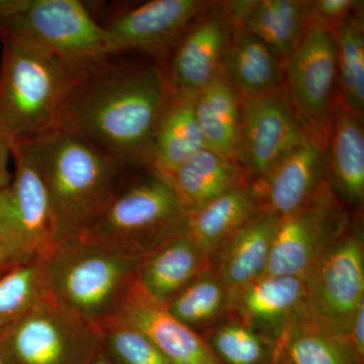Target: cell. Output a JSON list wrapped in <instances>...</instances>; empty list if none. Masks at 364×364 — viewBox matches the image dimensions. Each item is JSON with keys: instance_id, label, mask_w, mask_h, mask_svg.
<instances>
[{"instance_id": "obj_1", "label": "cell", "mask_w": 364, "mask_h": 364, "mask_svg": "<svg viewBox=\"0 0 364 364\" xmlns=\"http://www.w3.org/2000/svg\"><path fill=\"white\" fill-rule=\"evenodd\" d=\"M171 95L161 62L104 55L76 67L60 127L83 136L124 170L150 167Z\"/></svg>"}, {"instance_id": "obj_2", "label": "cell", "mask_w": 364, "mask_h": 364, "mask_svg": "<svg viewBox=\"0 0 364 364\" xmlns=\"http://www.w3.org/2000/svg\"><path fill=\"white\" fill-rule=\"evenodd\" d=\"M13 147L26 153L44 181L58 223L59 243L81 233L126 171L83 136L62 127Z\"/></svg>"}, {"instance_id": "obj_3", "label": "cell", "mask_w": 364, "mask_h": 364, "mask_svg": "<svg viewBox=\"0 0 364 364\" xmlns=\"http://www.w3.org/2000/svg\"><path fill=\"white\" fill-rule=\"evenodd\" d=\"M188 212L163 177L149 167L124 171L111 196L75 239L141 259L181 233Z\"/></svg>"}, {"instance_id": "obj_4", "label": "cell", "mask_w": 364, "mask_h": 364, "mask_svg": "<svg viewBox=\"0 0 364 364\" xmlns=\"http://www.w3.org/2000/svg\"><path fill=\"white\" fill-rule=\"evenodd\" d=\"M1 43L0 128L13 147L60 127L77 66L26 41Z\"/></svg>"}, {"instance_id": "obj_5", "label": "cell", "mask_w": 364, "mask_h": 364, "mask_svg": "<svg viewBox=\"0 0 364 364\" xmlns=\"http://www.w3.org/2000/svg\"><path fill=\"white\" fill-rule=\"evenodd\" d=\"M44 259L53 301L92 326L114 315L141 260L77 239L57 244Z\"/></svg>"}, {"instance_id": "obj_6", "label": "cell", "mask_w": 364, "mask_h": 364, "mask_svg": "<svg viewBox=\"0 0 364 364\" xmlns=\"http://www.w3.org/2000/svg\"><path fill=\"white\" fill-rule=\"evenodd\" d=\"M40 46L79 66L107 54L104 31L79 0H0V41Z\"/></svg>"}, {"instance_id": "obj_7", "label": "cell", "mask_w": 364, "mask_h": 364, "mask_svg": "<svg viewBox=\"0 0 364 364\" xmlns=\"http://www.w3.org/2000/svg\"><path fill=\"white\" fill-rule=\"evenodd\" d=\"M284 70L287 95L299 122L311 138L328 147L338 83L334 30L310 18L298 48L284 61Z\"/></svg>"}, {"instance_id": "obj_8", "label": "cell", "mask_w": 364, "mask_h": 364, "mask_svg": "<svg viewBox=\"0 0 364 364\" xmlns=\"http://www.w3.org/2000/svg\"><path fill=\"white\" fill-rule=\"evenodd\" d=\"M98 349L95 326L54 301L0 335L6 364H90Z\"/></svg>"}, {"instance_id": "obj_9", "label": "cell", "mask_w": 364, "mask_h": 364, "mask_svg": "<svg viewBox=\"0 0 364 364\" xmlns=\"http://www.w3.org/2000/svg\"><path fill=\"white\" fill-rule=\"evenodd\" d=\"M351 223L328 181L306 205L280 218L264 274L304 277Z\"/></svg>"}, {"instance_id": "obj_10", "label": "cell", "mask_w": 364, "mask_h": 364, "mask_svg": "<svg viewBox=\"0 0 364 364\" xmlns=\"http://www.w3.org/2000/svg\"><path fill=\"white\" fill-rule=\"evenodd\" d=\"M305 312L347 333L364 303L363 229L353 225L304 275Z\"/></svg>"}, {"instance_id": "obj_11", "label": "cell", "mask_w": 364, "mask_h": 364, "mask_svg": "<svg viewBox=\"0 0 364 364\" xmlns=\"http://www.w3.org/2000/svg\"><path fill=\"white\" fill-rule=\"evenodd\" d=\"M212 6L203 0H153L121 9L98 23L107 54L139 53L163 63L188 26Z\"/></svg>"}, {"instance_id": "obj_12", "label": "cell", "mask_w": 364, "mask_h": 364, "mask_svg": "<svg viewBox=\"0 0 364 364\" xmlns=\"http://www.w3.org/2000/svg\"><path fill=\"white\" fill-rule=\"evenodd\" d=\"M241 162L260 181L282 159L310 140L286 86L253 97H241Z\"/></svg>"}, {"instance_id": "obj_13", "label": "cell", "mask_w": 364, "mask_h": 364, "mask_svg": "<svg viewBox=\"0 0 364 364\" xmlns=\"http://www.w3.org/2000/svg\"><path fill=\"white\" fill-rule=\"evenodd\" d=\"M16 172L0 191V218L26 260L45 257L59 243V228L39 172L20 147L11 148Z\"/></svg>"}, {"instance_id": "obj_14", "label": "cell", "mask_w": 364, "mask_h": 364, "mask_svg": "<svg viewBox=\"0 0 364 364\" xmlns=\"http://www.w3.org/2000/svg\"><path fill=\"white\" fill-rule=\"evenodd\" d=\"M205 14L188 26L163 62L172 93L198 95L223 72L233 23L224 9Z\"/></svg>"}, {"instance_id": "obj_15", "label": "cell", "mask_w": 364, "mask_h": 364, "mask_svg": "<svg viewBox=\"0 0 364 364\" xmlns=\"http://www.w3.org/2000/svg\"><path fill=\"white\" fill-rule=\"evenodd\" d=\"M114 315L135 326L172 364H222L198 333L144 291L136 274L119 299Z\"/></svg>"}, {"instance_id": "obj_16", "label": "cell", "mask_w": 364, "mask_h": 364, "mask_svg": "<svg viewBox=\"0 0 364 364\" xmlns=\"http://www.w3.org/2000/svg\"><path fill=\"white\" fill-rule=\"evenodd\" d=\"M305 279L263 274L231 294L229 318L274 339L294 316L305 311Z\"/></svg>"}, {"instance_id": "obj_17", "label": "cell", "mask_w": 364, "mask_h": 364, "mask_svg": "<svg viewBox=\"0 0 364 364\" xmlns=\"http://www.w3.org/2000/svg\"><path fill=\"white\" fill-rule=\"evenodd\" d=\"M328 181L327 147L310 139L256 183L262 207L284 218L306 205Z\"/></svg>"}, {"instance_id": "obj_18", "label": "cell", "mask_w": 364, "mask_h": 364, "mask_svg": "<svg viewBox=\"0 0 364 364\" xmlns=\"http://www.w3.org/2000/svg\"><path fill=\"white\" fill-rule=\"evenodd\" d=\"M213 267V258L188 235L181 232L141 258L136 279L151 298L166 305Z\"/></svg>"}, {"instance_id": "obj_19", "label": "cell", "mask_w": 364, "mask_h": 364, "mask_svg": "<svg viewBox=\"0 0 364 364\" xmlns=\"http://www.w3.org/2000/svg\"><path fill=\"white\" fill-rule=\"evenodd\" d=\"M272 364H364V360L346 333L303 311L273 339Z\"/></svg>"}, {"instance_id": "obj_20", "label": "cell", "mask_w": 364, "mask_h": 364, "mask_svg": "<svg viewBox=\"0 0 364 364\" xmlns=\"http://www.w3.org/2000/svg\"><path fill=\"white\" fill-rule=\"evenodd\" d=\"M223 7L233 25L259 38L284 62L296 51L310 21L308 1H231Z\"/></svg>"}, {"instance_id": "obj_21", "label": "cell", "mask_w": 364, "mask_h": 364, "mask_svg": "<svg viewBox=\"0 0 364 364\" xmlns=\"http://www.w3.org/2000/svg\"><path fill=\"white\" fill-rule=\"evenodd\" d=\"M255 181L230 189L188 213L182 231L213 258L262 208Z\"/></svg>"}, {"instance_id": "obj_22", "label": "cell", "mask_w": 364, "mask_h": 364, "mask_svg": "<svg viewBox=\"0 0 364 364\" xmlns=\"http://www.w3.org/2000/svg\"><path fill=\"white\" fill-rule=\"evenodd\" d=\"M328 174L342 203L363 208L364 202V136L363 124L337 92L333 104L328 141Z\"/></svg>"}, {"instance_id": "obj_23", "label": "cell", "mask_w": 364, "mask_h": 364, "mask_svg": "<svg viewBox=\"0 0 364 364\" xmlns=\"http://www.w3.org/2000/svg\"><path fill=\"white\" fill-rule=\"evenodd\" d=\"M163 178L188 213L203 207L230 189L254 181L240 161L207 148L198 151Z\"/></svg>"}, {"instance_id": "obj_24", "label": "cell", "mask_w": 364, "mask_h": 364, "mask_svg": "<svg viewBox=\"0 0 364 364\" xmlns=\"http://www.w3.org/2000/svg\"><path fill=\"white\" fill-rule=\"evenodd\" d=\"M280 218L262 208L214 258V270L231 294L267 272Z\"/></svg>"}, {"instance_id": "obj_25", "label": "cell", "mask_w": 364, "mask_h": 364, "mask_svg": "<svg viewBox=\"0 0 364 364\" xmlns=\"http://www.w3.org/2000/svg\"><path fill=\"white\" fill-rule=\"evenodd\" d=\"M282 60L269 46L233 25L223 60V73L242 97L267 95L284 86Z\"/></svg>"}, {"instance_id": "obj_26", "label": "cell", "mask_w": 364, "mask_h": 364, "mask_svg": "<svg viewBox=\"0 0 364 364\" xmlns=\"http://www.w3.org/2000/svg\"><path fill=\"white\" fill-rule=\"evenodd\" d=\"M196 114L205 148L241 162V95L223 72L196 95Z\"/></svg>"}, {"instance_id": "obj_27", "label": "cell", "mask_w": 364, "mask_h": 364, "mask_svg": "<svg viewBox=\"0 0 364 364\" xmlns=\"http://www.w3.org/2000/svg\"><path fill=\"white\" fill-rule=\"evenodd\" d=\"M196 95L172 93L155 136L149 168L167 177L205 148L196 114Z\"/></svg>"}, {"instance_id": "obj_28", "label": "cell", "mask_w": 364, "mask_h": 364, "mask_svg": "<svg viewBox=\"0 0 364 364\" xmlns=\"http://www.w3.org/2000/svg\"><path fill=\"white\" fill-rule=\"evenodd\" d=\"M52 301L44 257L16 265L0 277V335Z\"/></svg>"}, {"instance_id": "obj_29", "label": "cell", "mask_w": 364, "mask_h": 364, "mask_svg": "<svg viewBox=\"0 0 364 364\" xmlns=\"http://www.w3.org/2000/svg\"><path fill=\"white\" fill-rule=\"evenodd\" d=\"M230 303L231 291L213 267L165 306L174 317L200 335L229 318Z\"/></svg>"}, {"instance_id": "obj_30", "label": "cell", "mask_w": 364, "mask_h": 364, "mask_svg": "<svg viewBox=\"0 0 364 364\" xmlns=\"http://www.w3.org/2000/svg\"><path fill=\"white\" fill-rule=\"evenodd\" d=\"M337 45L339 95L363 124L364 117V35L363 13L342 21L334 30Z\"/></svg>"}, {"instance_id": "obj_31", "label": "cell", "mask_w": 364, "mask_h": 364, "mask_svg": "<svg viewBox=\"0 0 364 364\" xmlns=\"http://www.w3.org/2000/svg\"><path fill=\"white\" fill-rule=\"evenodd\" d=\"M222 364H272L273 339L228 318L200 334Z\"/></svg>"}, {"instance_id": "obj_32", "label": "cell", "mask_w": 364, "mask_h": 364, "mask_svg": "<svg viewBox=\"0 0 364 364\" xmlns=\"http://www.w3.org/2000/svg\"><path fill=\"white\" fill-rule=\"evenodd\" d=\"M100 349L114 364H172L135 326L117 315L95 326Z\"/></svg>"}, {"instance_id": "obj_33", "label": "cell", "mask_w": 364, "mask_h": 364, "mask_svg": "<svg viewBox=\"0 0 364 364\" xmlns=\"http://www.w3.org/2000/svg\"><path fill=\"white\" fill-rule=\"evenodd\" d=\"M363 2L355 0H317L308 1L310 18L321 21L335 30L352 14L359 13Z\"/></svg>"}, {"instance_id": "obj_34", "label": "cell", "mask_w": 364, "mask_h": 364, "mask_svg": "<svg viewBox=\"0 0 364 364\" xmlns=\"http://www.w3.org/2000/svg\"><path fill=\"white\" fill-rule=\"evenodd\" d=\"M0 218V277L16 265L25 262Z\"/></svg>"}, {"instance_id": "obj_35", "label": "cell", "mask_w": 364, "mask_h": 364, "mask_svg": "<svg viewBox=\"0 0 364 364\" xmlns=\"http://www.w3.org/2000/svg\"><path fill=\"white\" fill-rule=\"evenodd\" d=\"M359 358L364 360V303L358 306L346 333Z\"/></svg>"}, {"instance_id": "obj_36", "label": "cell", "mask_w": 364, "mask_h": 364, "mask_svg": "<svg viewBox=\"0 0 364 364\" xmlns=\"http://www.w3.org/2000/svg\"><path fill=\"white\" fill-rule=\"evenodd\" d=\"M11 155V143L4 132L0 128V191L11 184V178L7 165Z\"/></svg>"}, {"instance_id": "obj_37", "label": "cell", "mask_w": 364, "mask_h": 364, "mask_svg": "<svg viewBox=\"0 0 364 364\" xmlns=\"http://www.w3.org/2000/svg\"><path fill=\"white\" fill-rule=\"evenodd\" d=\"M90 364H114L112 363L111 359L107 358V355L102 352V349H98L97 354H95V358H92V360L90 361Z\"/></svg>"}, {"instance_id": "obj_38", "label": "cell", "mask_w": 364, "mask_h": 364, "mask_svg": "<svg viewBox=\"0 0 364 364\" xmlns=\"http://www.w3.org/2000/svg\"><path fill=\"white\" fill-rule=\"evenodd\" d=\"M0 364H6V360H4V358H2L1 353H0Z\"/></svg>"}]
</instances>
